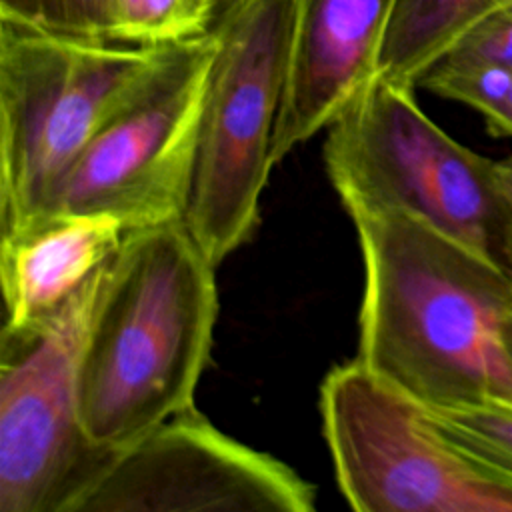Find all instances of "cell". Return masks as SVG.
I'll list each match as a JSON object with an SVG mask.
<instances>
[{
  "instance_id": "8fae6325",
  "label": "cell",
  "mask_w": 512,
  "mask_h": 512,
  "mask_svg": "<svg viewBox=\"0 0 512 512\" xmlns=\"http://www.w3.org/2000/svg\"><path fill=\"white\" fill-rule=\"evenodd\" d=\"M128 230L106 214L48 212L0 232L4 328L58 312L122 248Z\"/></svg>"
},
{
  "instance_id": "d6986e66",
  "label": "cell",
  "mask_w": 512,
  "mask_h": 512,
  "mask_svg": "<svg viewBox=\"0 0 512 512\" xmlns=\"http://www.w3.org/2000/svg\"><path fill=\"white\" fill-rule=\"evenodd\" d=\"M502 340H504V348L512 360V312L506 316V320L502 324Z\"/></svg>"
},
{
  "instance_id": "52a82bcc",
  "label": "cell",
  "mask_w": 512,
  "mask_h": 512,
  "mask_svg": "<svg viewBox=\"0 0 512 512\" xmlns=\"http://www.w3.org/2000/svg\"><path fill=\"white\" fill-rule=\"evenodd\" d=\"M106 266L48 318L2 328L0 512H72L114 452L86 434L78 398L80 352Z\"/></svg>"
},
{
  "instance_id": "8992f818",
  "label": "cell",
  "mask_w": 512,
  "mask_h": 512,
  "mask_svg": "<svg viewBox=\"0 0 512 512\" xmlns=\"http://www.w3.org/2000/svg\"><path fill=\"white\" fill-rule=\"evenodd\" d=\"M336 484L358 512H512V476L454 444L356 358L320 384Z\"/></svg>"
},
{
  "instance_id": "2e32d148",
  "label": "cell",
  "mask_w": 512,
  "mask_h": 512,
  "mask_svg": "<svg viewBox=\"0 0 512 512\" xmlns=\"http://www.w3.org/2000/svg\"><path fill=\"white\" fill-rule=\"evenodd\" d=\"M184 0H112L110 42L156 46L176 42Z\"/></svg>"
},
{
  "instance_id": "5bb4252c",
  "label": "cell",
  "mask_w": 512,
  "mask_h": 512,
  "mask_svg": "<svg viewBox=\"0 0 512 512\" xmlns=\"http://www.w3.org/2000/svg\"><path fill=\"white\" fill-rule=\"evenodd\" d=\"M426 410L454 444L512 476V402L488 400L472 406Z\"/></svg>"
},
{
  "instance_id": "3957f363",
  "label": "cell",
  "mask_w": 512,
  "mask_h": 512,
  "mask_svg": "<svg viewBox=\"0 0 512 512\" xmlns=\"http://www.w3.org/2000/svg\"><path fill=\"white\" fill-rule=\"evenodd\" d=\"M322 156L350 218L410 214L512 280V156L456 142L414 88L376 76L326 128Z\"/></svg>"
},
{
  "instance_id": "277c9868",
  "label": "cell",
  "mask_w": 512,
  "mask_h": 512,
  "mask_svg": "<svg viewBox=\"0 0 512 512\" xmlns=\"http://www.w3.org/2000/svg\"><path fill=\"white\" fill-rule=\"evenodd\" d=\"M162 48L0 20V232L52 210L78 156Z\"/></svg>"
},
{
  "instance_id": "7a4b0ae2",
  "label": "cell",
  "mask_w": 512,
  "mask_h": 512,
  "mask_svg": "<svg viewBox=\"0 0 512 512\" xmlns=\"http://www.w3.org/2000/svg\"><path fill=\"white\" fill-rule=\"evenodd\" d=\"M214 270L184 220L126 234L106 266L78 364L92 442L126 448L194 406L218 318Z\"/></svg>"
},
{
  "instance_id": "6da1fadb",
  "label": "cell",
  "mask_w": 512,
  "mask_h": 512,
  "mask_svg": "<svg viewBox=\"0 0 512 512\" xmlns=\"http://www.w3.org/2000/svg\"><path fill=\"white\" fill-rule=\"evenodd\" d=\"M352 222L364 268L356 360L432 410L512 402V280L410 214Z\"/></svg>"
},
{
  "instance_id": "ba28073f",
  "label": "cell",
  "mask_w": 512,
  "mask_h": 512,
  "mask_svg": "<svg viewBox=\"0 0 512 512\" xmlns=\"http://www.w3.org/2000/svg\"><path fill=\"white\" fill-rule=\"evenodd\" d=\"M214 32L166 42L136 92L100 126L50 212L106 214L138 230L184 220Z\"/></svg>"
},
{
  "instance_id": "9c48e42d",
  "label": "cell",
  "mask_w": 512,
  "mask_h": 512,
  "mask_svg": "<svg viewBox=\"0 0 512 512\" xmlns=\"http://www.w3.org/2000/svg\"><path fill=\"white\" fill-rule=\"evenodd\" d=\"M316 488L190 406L114 450L72 512H312Z\"/></svg>"
},
{
  "instance_id": "30bf717a",
  "label": "cell",
  "mask_w": 512,
  "mask_h": 512,
  "mask_svg": "<svg viewBox=\"0 0 512 512\" xmlns=\"http://www.w3.org/2000/svg\"><path fill=\"white\" fill-rule=\"evenodd\" d=\"M398 0H296L286 88L272 160L282 162L378 76V60Z\"/></svg>"
},
{
  "instance_id": "4fadbf2b",
  "label": "cell",
  "mask_w": 512,
  "mask_h": 512,
  "mask_svg": "<svg viewBox=\"0 0 512 512\" xmlns=\"http://www.w3.org/2000/svg\"><path fill=\"white\" fill-rule=\"evenodd\" d=\"M418 88L474 108L484 116L490 134L512 136V72L436 62Z\"/></svg>"
},
{
  "instance_id": "e0dca14e",
  "label": "cell",
  "mask_w": 512,
  "mask_h": 512,
  "mask_svg": "<svg viewBox=\"0 0 512 512\" xmlns=\"http://www.w3.org/2000/svg\"><path fill=\"white\" fill-rule=\"evenodd\" d=\"M438 62L512 72V0L478 20Z\"/></svg>"
},
{
  "instance_id": "5b68a950",
  "label": "cell",
  "mask_w": 512,
  "mask_h": 512,
  "mask_svg": "<svg viewBox=\"0 0 512 512\" xmlns=\"http://www.w3.org/2000/svg\"><path fill=\"white\" fill-rule=\"evenodd\" d=\"M296 0H240L212 30L198 152L184 222L214 266L246 244L274 168Z\"/></svg>"
},
{
  "instance_id": "7c38bea8",
  "label": "cell",
  "mask_w": 512,
  "mask_h": 512,
  "mask_svg": "<svg viewBox=\"0 0 512 512\" xmlns=\"http://www.w3.org/2000/svg\"><path fill=\"white\" fill-rule=\"evenodd\" d=\"M506 0H398L388 24L378 76L408 88L486 14Z\"/></svg>"
},
{
  "instance_id": "ac0fdd59",
  "label": "cell",
  "mask_w": 512,
  "mask_h": 512,
  "mask_svg": "<svg viewBox=\"0 0 512 512\" xmlns=\"http://www.w3.org/2000/svg\"><path fill=\"white\" fill-rule=\"evenodd\" d=\"M240 0H184L176 24V40L210 34Z\"/></svg>"
},
{
  "instance_id": "9a60e30c",
  "label": "cell",
  "mask_w": 512,
  "mask_h": 512,
  "mask_svg": "<svg viewBox=\"0 0 512 512\" xmlns=\"http://www.w3.org/2000/svg\"><path fill=\"white\" fill-rule=\"evenodd\" d=\"M112 0H0V20L26 28L108 40Z\"/></svg>"
}]
</instances>
